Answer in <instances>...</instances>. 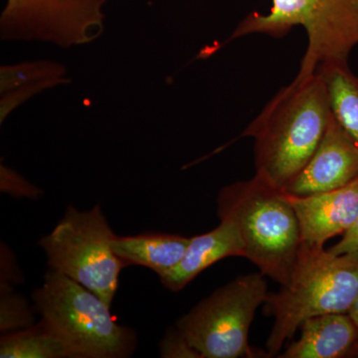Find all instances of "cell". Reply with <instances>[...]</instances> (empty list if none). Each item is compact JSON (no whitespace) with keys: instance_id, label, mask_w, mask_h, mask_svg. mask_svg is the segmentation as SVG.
Masks as SVG:
<instances>
[{"instance_id":"cell-18","label":"cell","mask_w":358,"mask_h":358,"mask_svg":"<svg viewBox=\"0 0 358 358\" xmlns=\"http://www.w3.org/2000/svg\"><path fill=\"white\" fill-rule=\"evenodd\" d=\"M159 352L160 357L164 358H201L178 327L167 331L160 341Z\"/></svg>"},{"instance_id":"cell-3","label":"cell","mask_w":358,"mask_h":358,"mask_svg":"<svg viewBox=\"0 0 358 358\" xmlns=\"http://www.w3.org/2000/svg\"><path fill=\"white\" fill-rule=\"evenodd\" d=\"M358 294V254L331 253L301 244L291 278L277 293H268L266 312L274 317L268 334V357L282 346L305 320L327 313H348Z\"/></svg>"},{"instance_id":"cell-1","label":"cell","mask_w":358,"mask_h":358,"mask_svg":"<svg viewBox=\"0 0 358 358\" xmlns=\"http://www.w3.org/2000/svg\"><path fill=\"white\" fill-rule=\"evenodd\" d=\"M333 117L322 75H296L242 134L254 140L256 176L284 190L308 164Z\"/></svg>"},{"instance_id":"cell-2","label":"cell","mask_w":358,"mask_h":358,"mask_svg":"<svg viewBox=\"0 0 358 358\" xmlns=\"http://www.w3.org/2000/svg\"><path fill=\"white\" fill-rule=\"evenodd\" d=\"M220 220L236 226L244 258L281 286L291 278L303 241L300 224L284 190L260 176L224 186L217 197Z\"/></svg>"},{"instance_id":"cell-7","label":"cell","mask_w":358,"mask_h":358,"mask_svg":"<svg viewBox=\"0 0 358 358\" xmlns=\"http://www.w3.org/2000/svg\"><path fill=\"white\" fill-rule=\"evenodd\" d=\"M264 277L239 275L179 319L176 327L201 358L265 357L248 341L257 310L268 298Z\"/></svg>"},{"instance_id":"cell-15","label":"cell","mask_w":358,"mask_h":358,"mask_svg":"<svg viewBox=\"0 0 358 358\" xmlns=\"http://www.w3.org/2000/svg\"><path fill=\"white\" fill-rule=\"evenodd\" d=\"M326 82L334 119L358 145V76L348 64L317 68Z\"/></svg>"},{"instance_id":"cell-14","label":"cell","mask_w":358,"mask_h":358,"mask_svg":"<svg viewBox=\"0 0 358 358\" xmlns=\"http://www.w3.org/2000/svg\"><path fill=\"white\" fill-rule=\"evenodd\" d=\"M1 358H78L76 352L48 322L4 334L0 339Z\"/></svg>"},{"instance_id":"cell-8","label":"cell","mask_w":358,"mask_h":358,"mask_svg":"<svg viewBox=\"0 0 358 358\" xmlns=\"http://www.w3.org/2000/svg\"><path fill=\"white\" fill-rule=\"evenodd\" d=\"M107 0H6L0 16L6 41H40L63 48L102 35Z\"/></svg>"},{"instance_id":"cell-17","label":"cell","mask_w":358,"mask_h":358,"mask_svg":"<svg viewBox=\"0 0 358 358\" xmlns=\"http://www.w3.org/2000/svg\"><path fill=\"white\" fill-rule=\"evenodd\" d=\"M1 192L17 199H36L41 196L42 190L31 185L15 171L1 166Z\"/></svg>"},{"instance_id":"cell-4","label":"cell","mask_w":358,"mask_h":358,"mask_svg":"<svg viewBox=\"0 0 358 358\" xmlns=\"http://www.w3.org/2000/svg\"><path fill=\"white\" fill-rule=\"evenodd\" d=\"M296 26L308 37L298 76L322 66L348 64L358 45V0H273L267 13H249L228 41L251 34L280 38Z\"/></svg>"},{"instance_id":"cell-9","label":"cell","mask_w":358,"mask_h":358,"mask_svg":"<svg viewBox=\"0 0 358 358\" xmlns=\"http://www.w3.org/2000/svg\"><path fill=\"white\" fill-rule=\"evenodd\" d=\"M357 178L358 145L333 117L319 147L284 192L307 196L338 189Z\"/></svg>"},{"instance_id":"cell-12","label":"cell","mask_w":358,"mask_h":358,"mask_svg":"<svg viewBox=\"0 0 358 358\" xmlns=\"http://www.w3.org/2000/svg\"><path fill=\"white\" fill-rule=\"evenodd\" d=\"M300 329V338L278 357L341 358L357 353L358 331L348 313L317 315Z\"/></svg>"},{"instance_id":"cell-10","label":"cell","mask_w":358,"mask_h":358,"mask_svg":"<svg viewBox=\"0 0 358 358\" xmlns=\"http://www.w3.org/2000/svg\"><path fill=\"white\" fill-rule=\"evenodd\" d=\"M286 193L299 224L301 241L324 248L331 238L343 235L358 218V178L350 185L307 196Z\"/></svg>"},{"instance_id":"cell-11","label":"cell","mask_w":358,"mask_h":358,"mask_svg":"<svg viewBox=\"0 0 358 358\" xmlns=\"http://www.w3.org/2000/svg\"><path fill=\"white\" fill-rule=\"evenodd\" d=\"M229 257L244 258L243 243L236 226L230 221L220 220L215 229L190 238L180 262L159 277L160 282L176 293L207 268Z\"/></svg>"},{"instance_id":"cell-6","label":"cell","mask_w":358,"mask_h":358,"mask_svg":"<svg viewBox=\"0 0 358 358\" xmlns=\"http://www.w3.org/2000/svg\"><path fill=\"white\" fill-rule=\"evenodd\" d=\"M115 236L100 205L84 211L69 206L38 245L51 270L79 282L110 306L126 267L112 248Z\"/></svg>"},{"instance_id":"cell-13","label":"cell","mask_w":358,"mask_h":358,"mask_svg":"<svg viewBox=\"0 0 358 358\" xmlns=\"http://www.w3.org/2000/svg\"><path fill=\"white\" fill-rule=\"evenodd\" d=\"M190 238L167 233H145L136 236H115L112 248L124 265L150 268L162 277L182 259Z\"/></svg>"},{"instance_id":"cell-20","label":"cell","mask_w":358,"mask_h":358,"mask_svg":"<svg viewBox=\"0 0 358 358\" xmlns=\"http://www.w3.org/2000/svg\"><path fill=\"white\" fill-rule=\"evenodd\" d=\"M331 253L338 254H358V218L355 224L345 234L341 235V239L333 247L327 249Z\"/></svg>"},{"instance_id":"cell-21","label":"cell","mask_w":358,"mask_h":358,"mask_svg":"<svg viewBox=\"0 0 358 358\" xmlns=\"http://www.w3.org/2000/svg\"><path fill=\"white\" fill-rule=\"evenodd\" d=\"M348 315H350L353 322H355V327H357L358 331V294L357 299H355V303H352V308L348 310ZM355 355H358V343L357 348V353Z\"/></svg>"},{"instance_id":"cell-5","label":"cell","mask_w":358,"mask_h":358,"mask_svg":"<svg viewBox=\"0 0 358 358\" xmlns=\"http://www.w3.org/2000/svg\"><path fill=\"white\" fill-rule=\"evenodd\" d=\"M33 301L41 320L68 341L78 358L128 357L136 348V334L115 322L110 306L67 275L47 272Z\"/></svg>"},{"instance_id":"cell-16","label":"cell","mask_w":358,"mask_h":358,"mask_svg":"<svg viewBox=\"0 0 358 358\" xmlns=\"http://www.w3.org/2000/svg\"><path fill=\"white\" fill-rule=\"evenodd\" d=\"M34 322L28 301L14 289L0 291V331L9 334L32 326Z\"/></svg>"},{"instance_id":"cell-19","label":"cell","mask_w":358,"mask_h":358,"mask_svg":"<svg viewBox=\"0 0 358 358\" xmlns=\"http://www.w3.org/2000/svg\"><path fill=\"white\" fill-rule=\"evenodd\" d=\"M20 268L16 265L15 259L10 250L1 244V275H0V291L14 289L15 285L21 281Z\"/></svg>"}]
</instances>
